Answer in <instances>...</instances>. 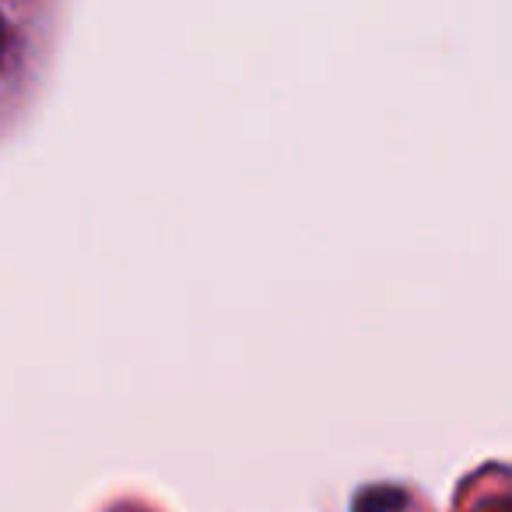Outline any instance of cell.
Listing matches in <instances>:
<instances>
[{"instance_id": "1", "label": "cell", "mask_w": 512, "mask_h": 512, "mask_svg": "<svg viewBox=\"0 0 512 512\" xmlns=\"http://www.w3.org/2000/svg\"><path fill=\"white\" fill-rule=\"evenodd\" d=\"M407 502V495L393 484H376V488H365L355 498V512H400Z\"/></svg>"}, {"instance_id": "2", "label": "cell", "mask_w": 512, "mask_h": 512, "mask_svg": "<svg viewBox=\"0 0 512 512\" xmlns=\"http://www.w3.org/2000/svg\"><path fill=\"white\" fill-rule=\"evenodd\" d=\"M0 46H4V32H0Z\"/></svg>"}]
</instances>
